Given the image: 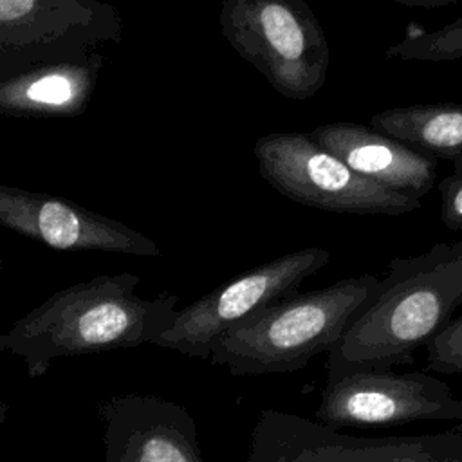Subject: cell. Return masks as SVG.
Segmentation results:
<instances>
[{
  "instance_id": "1",
  "label": "cell",
  "mask_w": 462,
  "mask_h": 462,
  "mask_svg": "<svg viewBox=\"0 0 462 462\" xmlns=\"http://www.w3.org/2000/svg\"><path fill=\"white\" fill-rule=\"evenodd\" d=\"M139 285V274L116 273L60 289L4 332L5 350L36 379L58 357L153 345L171 328L179 296L143 298Z\"/></svg>"
},
{
  "instance_id": "2",
  "label": "cell",
  "mask_w": 462,
  "mask_h": 462,
  "mask_svg": "<svg viewBox=\"0 0 462 462\" xmlns=\"http://www.w3.org/2000/svg\"><path fill=\"white\" fill-rule=\"evenodd\" d=\"M462 307V240L440 242L417 256H395L372 298L327 354V366L393 368L410 365Z\"/></svg>"
},
{
  "instance_id": "3",
  "label": "cell",
  "mask_w": 462,
  "mask_h": 462,
  "mask_svg": "<svg viewBox=\"0 0 462 462\" xmlns=\"http://www.w3.org/2000/svg\"><path fill=\"white\" fill-rule=\"evenodd\" d=\"M379 280L375 274L348 276L274 301L229 327L213 343L209 363L236 377L296 372L341 341Z\"/></svg>"
},
{
  "instance_id": "4",
  "label": "cell",
  "mask_w": 462,
  "mask_h": 462,
  "mask_svg": "<svg viewBox=\"0 0 462 462\" xmlns=\"http://www.w3.org/2000/svg\"><path fill=\"white\" fill-rule=\"evenodd\" d=\"M218 27L233 51L283 97L307 101L325 85L330 47L303 0H224Z\"/></svg>"
},
{
  "instance_id": "5",
  "label": "cell",
  "mask_w": 462,
  "mask_h": 462,
  "mask_svg": "<svg viewBox=\"0 0 462 462\" xmlns=\"http://www.w3.org/2000/svg\"><path fill=\"white\" fill-rule=\"evenodd\" d=\"M253 152L260 177L301 206L359 217H399L420 208V199L352 171L316 144L309 132L265 134L256 139Z\"/></svg>"
},
{
  "instance_id": "6",
  "label": "cell",
  "mask_w": 462,
  "mask_h": 462,
  "mask_svg": "<svg viewBox=\"0 0 462 462\" xmlns=\"http://www.w3.org/2000/svg\"><path fill=\"white\" fill-rule=\"evenodd\" d=\"M247 462H462V426L420 435L356 437L265 408L253 426Z\"/></svg>"
},
{
  "instance_id": "7",
  "label": "cell",
  "mask_w": 462,
  "mask_h": 462,
  "mask_svg": "<svg viewBox=\"0 0 462 462\" xmlns=\"http://www.w3.org/2000/svg\"><path fill=\"white\" fill-rule=\"evenodd\" d=\"M123 18L97 0H0V81L116 45Z\"/></svg>"
},
{
  "instance_id": "8",
  "label": "cell",
  "mask_w": 462,
  "mask_h": 462,
  "mask_svg": "<svg viewBox=\"0 0 462 462\" xmlns=\"http://www.w3.org/2000/svg\"><path fill=\"white\" fill-rule=\"evenodd\" d=\"M316 420L334 430L462 420V399L426 372L327 366Z\"/></svg>"
},
{
  "instance_id": "9",
  "label": "cell",
  "mask_w": 462,
  "mask_h": 462,
  "mask_svg": "<svg viewBox=\"0 0 462 462\" xmlns=\"http://www.w3.org/2000/svg\"><path fill=\"white\" fill-rule=\"evenodd\" d=\"M328 262L330 253L318 245L263 262L177 310L171 328L153 345L209 361L213 343L229 327L274 301L298 294L303 280Z\"/></svg>"
},
{
  "instance_id": "10",
  "label": "cell",
  "mask_w": 462,
  "mask_h": 462,
  "mask_svg": "<svg viewBox=\"0 0 462 462\" xmlns=\"http://www.w3.org/2000/svg\"><path fill=\"white\" fill-rule=\"evenodd\" d=\"M0 226L58 251H105L159 256L141 231L69 199L0 184Z\"/></svg>"
},
{
  "instance_id": "11",
  "label": "cell",
  "mask_w": 462,
  "mask_h": 462,
  "mask_svg": "<svg viewBox=\"0 0 462 462\" xmlns=\"http://www.w3.org/2000/svg\"><path fill=\"white\" fill-rule=\"evenodd\" d=\"M105 462H204L195 419L157 395L125 393L97 404Z\"/></svg>"
},
{
  "instance_id": "12",
  "label": "cell",
  "mask_w": 462,
  "mask_h": 462,
  "mask_svg": "<svg viewBox=\"0 0 462 462\" xmlns=\"http://www.w3.org/2000/svg\"><path fill=\"white\" fill-rule=\"evenodd\" d=\"M310 139L336 155L352 171L384 188L424 197L437 177V159L357 123H327L309 132Z\"/></svg>"
},
{
  "instance_id": "13",
  "label": "cell",
  "mask_w": 462,
  "mask_h": 462,
  "mask_svg": "<svg viewBox=\"0 0 462 462\" xmlns=\"http://www.w3.org/2000/svg\"><path fill=\"white\" fill-rule=\"evenodd\" d=\"M105 56L45 63L0 81V116L9 117H78L88 108Z\"/></svg>"
},
{
  "instance_id": "14",
  "label": "cell",
  "mask_w": 462,
  "mask_h": 462,
  "mask_svg": "<svg viewBox=\"0 0 462 462\" xmlns=\"http://www.w3.org/2000/svg\"><path fill=\"white\" fill-rule=\"evenodd\" d=\"M370 126L411 150L449 161L462 171V103H417L377 112Z\"/></svg>"
},
{
  "instance_id": "15",
  "label": "cell",
  "mask_w": 462,
  "mask_h": 462,
  "mask_svg": "<svg viewBox=\"0 0 462 462\" xmlns=\"http://www.w3.org/2000/svg\"><path fill=\"white\" fill-rule=\"evenodd\" d=\"M386 60L397 61H455L462 60V16L433 29L410 32L384 51Z\"/></svg>"
},
{
  "instance_id": "16",
  "label": "cell",
  "mask_w": 462,
  "mask_h": 462,
  "mask_svg": "<svg viewBox=\"0 0 462 462\" xmlns=\"http://www.w3.org/2000/svg\"><path fill=\"white\" fill-rule=\"evenodd\" d=\"M426 368L435 374H462V314L426 346Z\"/></svg>"
},
{
  "instance_id": "17",
  "label": "cell",
  "mask_w": 462,
  "mask_h": 462,
  "mask_svg": "<svg viewBox=\"0 0 462 462\" xmlns=\"http://www.w3.org/2000/svg\"><path fill=\"white\" fill-rule=\"evenodd\" d=\"M440 220L449 231H462V171H453L439 182Z\"/></svg>"
},
{
  "instance_id": "18",
  "label": "cell",
  "mask_w": 462,
  "mask_h": 462,
  "mask_svg": "<svg viewBox=\"0 0 462 462\" xmlns=\"http://www.w3.org/2000/svg\"><path fill=\"white\" fill-rule=\"evenodd\" d=\"M7 415H9V406H7L5 402H2V401H0V426L5 422Z\"/></svg>"
},
{
  "instance_id": "19",
  "label": "cell",
  "mask_w": 462,
  "mask_h": 462,
  "mask_svg": "<svg viewBox=\"0 0 462 462\" xmlns=\"http://www.w3.org/2000/svg\"><path fill=\"white\" fill-rule=\"evenodd\" d=\"M2 263H4V258H2V253H0V269H2ZM5 350V334L0 332V352Z\"/></svg>"
}]
</instances>
